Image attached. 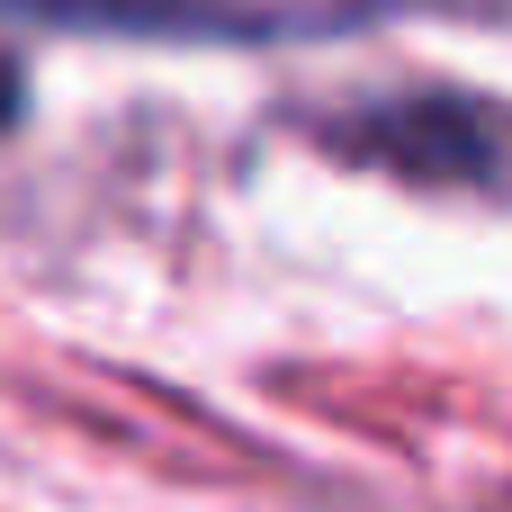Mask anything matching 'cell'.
<instances>
[{
    "instance_id": "3957f363",
    "label": "cell",
    "mask_w": 512,
    "mask_h": 512,
    "mask_svg": "<svg viewBox=\"0 0 512 512\" xmlns=\"http://www.w3.org/2000/svg\"><path fill=\"white\" fill-rule=\"evenodd\" d=\"M18 90H27V81H18V63H9V54H0V126H9V117H18Z\"/></svg>"
},
{
    "instance_id": "7a4b0ae2",
    "label": "cell",
    "mask_w": 512,
    "mask_h": 512,
    "mask_svg": "<svg viewBox=\"0 0 512 512\" xmlns=\"http://www.w3.org/2000/svg\"><path fill=\"white\" fill-rule=\"evenodd\" d=\"M351 144H360V153H378V162L432 171V180H441V171H486V162H495L486 117H477V108H459V99H396V108H360Z\"/></svg>"
},
{
    "instance_id": "6da1fadb",
    "label": "cell",
    "mask_w": 512,
    "mask_h": 512,
    "mask_svg": "<svg viewBox=\"0 0 512 512\" xmlns=\"http://www.w3.org/2000/svg\"><path fill=\"white\" fill-rule=\"evenodd\" d=\"M81 27H144V36H315V27H360L387 18L396 0H36Z\"/></svg>"
}]
</instances>
